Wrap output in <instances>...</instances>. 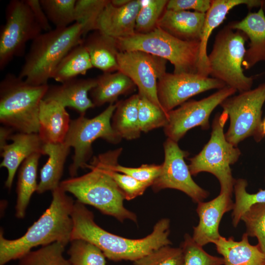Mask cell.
Returning a JSON list of instances; mask_svg holds the SVG:
<instances>
[{
    "mask_svg": "<svg viewBox=\"0 0 265 265\" xmlns=\"http://www.w3.org/2000/svg\"><path fill=\"white\" fill-rule=\"evenodd\" d=\"M263 0H212L211 7L206 13L200 40L198 73L209 77V67L207 48L209 39L213 30L224 20L230 10L242 4L248 8L261 7Z\"/></svg>",
    "mask_w": 265,
    "mask_h": 265,
    "instance_id": "cell-21",
    "label": "cell"
},
{
    "mask_svg": "<svg viewBox=\"0 0 265 265\" xmlns=\"http://www.w3.org/2000/svg\"><path fill=\"white\" fill-rule=\"evenodd\" d=\"M117 62L118 71L132 80L138 89V95L162 108L158 99L157 84L166 73L167 61L144 52L129 51L119 52Z\"/></svg>",
    "mask_w": 265,
    "mask_h": 265,
    "instance_id": "cell-14",
    "label": "cell"
},
{
    "mask_svg": "<svg viewBox=\"0 0 265 265\" xmlns=\"http://www.w3.org/2000/svg\"><path fill=\"white\" fill-rule=\"evenodd\" d=\"M262 6L264 11H265V0H263Z\"/></svg>",
    "mask_w": 265,
    "mask_h": 265,
    "instance_id": "cell-48",
    "label": "cell"
},
{
    "mask_svg": "<svg viewBox=\"0 0 265 265\" xmlns=\"http://www.w3.org/2000/svg\"><path fill=\"white\" fill-rule=\"evenodd\" d=\"M14 131L11 128L3 126L0 129V149H1L7 143V140H9L10 136L12 134Z\"/></svg>",
    "mask_w": 265,
    "mask_h": 265,
    "instance_id": "cell-45",
    "label": "cell"
},
{
    "mask_svg": "<svg viewBox=\"0 0 265 265\" xmlns=\"http://www.w3.org/2000/svg\"><path fill=\"white\" fill-rule=\"evenodd\" d=\"M248 237H256L261 250L265 253V203L252 205L241 217Z\"/></svg>",
    "mask_w": 265,
    "mask_h": 265,
    "instance_id": "cell-38",
    "label": "cell"
},
{
    "mask_svg": "<svg viewBox=\"0 0 265 265\" xmlns=\"http://www.w3.org/2000/svg\"><path fill=\"white\" fill-rule=\"evenodd\" d=\"M116 41L120 52L140 51L169 61L174 73H198L200 41L182 40L159 27Z\"/></svg>",
    "mask_w": 265,
    "mask_h": 265,
    "instance_id": "cell-6",
    "label": "cell"
},
{
    "mask_svg": "<svg viewBox=\"0 0 265 265\" xmlns=\"http://www.w3.org/2000/svg\"><path fill=\"white\" fill-rule=\"evenodd\" d=\"M262 130L264 136H265V118L262 122Z\"/></svg>",
    "mask_w": 265,
    "mask_h": 265,
    "instance_id": "cell-47",
    "label": "cell"
},
{
    "mask_svg": "<svg viewBox=\"0 0 265 265\" xmlns=\"http://www.w3.org/2000/svg\"><path fill=\"white\" fill-rule=\"evenodd\" d=\"M139 96L134 94L128 99L118 102L112 117L111 126L122 138L131 140L141 134L138 116Z\"/></svg>",
    "mask_w": 265,
    "mask_h": 265,
    "instance_id": "cell-28",
    "label": "cell"
},
{
    "mask_svg": "<svg viewBox=\"0 0 265 265\" xmlns=\"http://www.w3.org/2000/svg\"><path fill=\"white\" fill-rule=\"evenodd\" d=\"M70 241L68 254L71 265H106L105 256L94 244L81 239Z\"/></svg>",
    "mask_w": 265,
    "mask_h": 265,
    "instance_id": "cell-33",
    "label": "cell"
},
{
    "mask_svg": "<svg viewBox=\"0 0 265 265\" xmlns=\"http://www.w3.org/2000/svg\"><path fill=\"white\" fill-rule=\"evenodd\" d=\"M50 22L55 28H65L75 22L76 0H40Z\"/></svg>",
    "mask_w": 265,
    "mask_h": 265,
    "instance_id": "cell-35",
    "label": "cell"
},
{
    "mask_svg": "<svg viewBox=\"0 0 265 265\" xmlns=\"http://www.w3.org/2000/svg\"><path fill=\"white\" fill-rule=\"evenodd\" d=\"M42 155L34 153L25 159L19 169L17 186L16 216L23 218L33 193L37 191V173L38 162Z\"/></svg>",
    "mask_w": 265,
    "mask_h": 265,
    "instance_id": "cell-29",
    "label": "cell"
},
{
    "mask_svg": "<svg viewBox=\"0 0 265 265\" xmlns=\"http://www.w3.org/2000/svg\"><path fill=\"white\" fill-rule=\"evenodd\" d=\"M26 0H12L5 9V23L0 32V70L15 57L25 54L27 43L42 33Z\"/></svg>",
    "mask_w": 265,
    "mask_h": 265,
    "instance_id": "cell-11",
    "label": "cell"
},
{
    "mask_svg": "<svg viewBox=\"0 0 265 265\" xmlns=\"http://www.w3.org/2000/svg\"><path fill=\"white\" fill-rule=\"evenodd\" d=\"M86 36L82 43L88 52L93 67L104 73L118 71L117 55L120 51L116 39L98 30Z\"/></svg>",
    "mask_w": 265,
    "mask_h": 265,
    "instance_id": "cell-25",
    "label": "cell"
},
{
    "mask_svg": "<svg viewBox=\"0 0 265 265\" xmlns=\"http://www.w3.org/2000/svg\"><path fill=\"white\" fill-rule=\"evenodd\" d=\"M183 254V265H223V258L207 253L189 234H186L180 246Z\"/></svg>",
    "mask_w": 265,
    "mask_h": 265,
    "instance_id": "cell-39",
    "label": "cell"
},
{
    "mask_svg": "<svg viewBox=\"0 0 265 265\" xmlns=\"http://www.w3.org/2000/svg\"><path fill=\"white\" fill-rule=\"evenodd\" d=\"M112 168L115 171L129 175L150 186L159 175L161 164H145L138 167H129L117 163L113 165Z\"/></svg>",
    "mask_w": 265,
    "mask_h": 265,
    "instance_id": "cell-41",
    "label": "cell"
},
{
    "mask_svg": "<svg viewBox=\"0 0 265 265\" xmlns=\"http://www.w3.org/2000/svg\"><path fill=\"white\" fill-rule=\"evenodd\" d=\"M237 91L226 86L206 98L186 101L177 108L168 112V121L163 128L165 134L178 142L189 130L195 127L208 129L209 118L213 110Z\"/></svg>",
    "mask_w": 265,
    "mask_h": 265,
    "instance_id": "cell-12",
    "label": "cell"
},
{
    "mask_svg": "<svg viewBox=\"0 0 265 265\" xmlns=\"http://www.w3.org/2000/svg\"><path fill=\"white\" fill-rule=\"evenodd\" d=\"M213 243L222 256L225 265H265V253L257 244H250L245 233L239 241L232 237L227 238L221 236Z\"/></svg>",
    "mask_w": 265,
    "mask_h": 265,
    "instance_id": "cell-24",
    "label": "cell"
},
{
    "mask_svg": "<svg viewBox=\"0 0 265 265\" xmlns=\"http://www.w3.org/2000/svg\"><path fill=\"white\" fill-rule=\"evenodd\" d=\"M52 202L40 217L21 237L8 239L0 232V265L20 259L34 247L54 242L65 245L71 241L73 230L72 198L60 186L52 191Z\"/></svg>",
    "mask_w": 265,
    "mask_h": 265,
    "instance_id": "cell-3",
    "label": "cell"
},
{
    "mask_svg": "<svg viewBox=\"0 0 265 265\" xmlns=\"http://www.w3.org/2000/svg\"><path fill=\"white\" fill-rule=\"evenodd\" d=\"M96 79H75L60 85H49L43 100L54 101L65 107L76 110L85 115L89 108L95 106L88 92L95 87Z\"/></svg>",
    "mask_w": 265,
    "mask_h": 265,
    "instance_id": "cell-19",
    "label": "cell"
},
{
    "mask_svg": "<svg viewBox=\"0 0 265 265\" xmlns=\"http://www.w3.org/2000/svg\"><path fill=\"white\" fill-rule=\"evenodd\" d=\"M38 119V133L45 143L64 142L71 120L66 107L54 101L42 100Z\"/></svg>",
    "mask_w": 265,
    "mask_h": 265,
    "instance_id": "cell-23",
    "label": "cell"
},
{
    "mask_svg": "<svg viewBox=\"0 0 265 265\" xmlns=\"http://www.w3.org/2000/svg\"><path fill=\"white\" fill-rule=\"evenodd\" d=\"M122 151L120 148L94 157L87 166L89 172L65 180L59 186L74 195L78 201L92 206L104 214L121 222L129 219L136 222V214L124 207V194L111 174Z\"/></svg>",
    "mask_w": 265,
    "mask_h": 265,
    "instance_id": "cell-2",
    "label": "cell"
},
{
    "mask_svg": "<svg viewBox=\"0 0 265 265\" xmlns=\"http://www.w3.org/2000/svg\"><path fill=\"white\" fill-rule=\"evenodd\" d=\"M48 87L7 74L0 83V123L18 132L38 133L39 106Z\"/></svg>",
    "mask_w": 265,
    "mask_h": 265,
    "instance_id": "cell-5",
    "label": "cell"
},
{
    "mask_svg": "<svg viewBox=\"0 0 265 265\" xmlns=\"http://www.w3.org/2000/svg\"><path fill=\"white\" fill-rule=\"evenodd\" d=\"M73 230L71 240L81 239L99 248L105 257L114 261H135L171 242L169 238L170 220L162 218L151 234L139 239L125 238L108 232L95 222L93 212L77 201L71 213Z\"/></svg>",
    "mask_w": 265,
    "mask_h": 265,
    "instance_id": "cell-1",
    "label": "cell"
},
{
    "mask_svg": "<svg viewBox=\"0 0 265 265\" xmlns=\"http://www.w3.org/2000/svg\"><path fill=\"white\" fill-rule=\"evenodd\" d=\"M83 39L82 27L76 22L41 33L32 41L18 76L31 85L48 84L61 60Z\"/></svg>",
    "mask_w": 265,
    "mask_h": 265,
    "instance_id": "cell-4",
    "label": "cell"
},
{
    "mask_svg": "<svg viewBox=\"0 0 265 265\" xmlns=\"http://www.w3.org/2000/svg\"><path fill=\"white\" fill-rule=\"evenodd\" d=\"M110 0H77L75 22L82 27L83 38L91 31L97 30L99 17Z\"/></svg>",
    "mask_w": 265,
    "mask_h": 265,
    "instance_id": "cell-32",
    "label": "cell"
},
{
    "mask_svg": "<svg viewBox=\"0 0 265 265\" xmlns=\"http://www.w3.org/2000/svg\"><path fill=\"white\" fill-rule=\"evenodd\" d=\"M138 116L140 130L144 132L164 128L168 121V112L146 97L140 96L138 104Z\"/></svg>",
    "mask_w": 265,
    "mask_h": 265,
    "instance_id": "cell-37",
    "label": "cell"
},
{
    "mask_svg": "<svg viewBox=\"0 0 265 265\" xmlns=\"http://www.w3.org/2000/svg\"><path fill=\"white\" fill-rule=\"evenodd\" d=\"M116 107V104H111L93 118L80 115L71 120L64 142L74 149L73 161L69 168L71 177H76L79 169L87 167V161L92 155V143L97 139L102 138L114 144L122 140L111 123Z\"/></svg>",
    "mask_w": 265,
    "mask_h": 265,
    "instance_id": "cell-10",
    "label": "cell"
},
{
    "mask_svg": "<svg viewBox=\"0 0 265 265\" xmlns=\"http://www.w3.org/2000/svg\"><path fill=\"white\" fill-rule=\"evenodd\" d=\"M130 0H112L111 3L116 6H122L127 4Z\"/></svg>",
    "mask_w": 265,
    "mask_h": 265,
    "instance_id": "cell-46",
    "label": "cell"
},
{
    "mask_svg": "<svg viewBox=\"0 0 265 265\" xmlns=\"http://www.w3.org/2000/svg\"><path fill=\"white\" fill-rule=\"evenodd\" d=\"M111 174L123 192L125 200H131L142 195L149 186L147 184L140 182L129 175L115 171L112 167Z\"/></svg>",
    "mask_w": 265,
    "mask_h": 265,
    "instance_id": "cell-42",
    "label": "cell"
},
{
    "mask_svg": "<svg viewBox=\"0 0 265 265\" xmlns=\"http://www.w3.org/2000/svg\"><path fill=\"white\" fill-rule=\"evenodd\" d=\"M96 80V85L90 92L95 106L106 103L113 104L119 96L130 93L136 86L129 77L118 71L116 73H104Z\"/></svg>",
    "mask_w": 265,
    "mask_h": 265,
    "instance_id": "cell-27",
    "label": "cell"
},
{
    "mask_svg": "<svg viewBox=\"0 0 265 265\" xmlns=\"http://www.w3.org/2000/svg\"><path fill=\"white\" fill-rule=\"evenodd\" d=\"M265 102V82L254 89L230 96L220 105L230 120L225 133L227 140L237 146L246 138L253 137L257 142L264 137L262 108Z\"/></svg>",
    "mask_w": 265,
    "mask_h": 265,
    "instance_id": "cell-9",
    "label": "cell"
},
{
    "mask_svg": "<svg viewBox=\"0 0 265 265\" xmlns=\"http://www.w3.org/2000/svg\"><path fill=\"white\" fill-rule=\"evenodd\" d=\"M140 7V0H130L122 6H115L110 0L99 17L97 30L115 39L134 35Z\"/></svg>",
    "mask_w": 265,
    "mask_h": 265,
    "instance_id": "cell-17",
    "label": "cell"
},
{
    "mask_svg": "<svg viewBox=\"0 0 265 265\" xmlns=\"http://www.w3.org/2000/svg\"><path fill=\"white\" fill-rule=\"evenodd\" d=\"M228 25L243 32L249 39L242 63L244 69H250L260 62H265V14L262 6L257 12H249L241 20Z\"/></svg>",
    "mask_w": 265,
    "mask_h": 265,
    "instance_id": "cell-20",
    "label": "cell"
},
{
    "mask_svg": "<svg viewBox=\"0 0 265 265\" xmlns=\"http://www.w3.org/2000/svg\"><path fill=\"white\" fill-rule=\"evenodd\" d=\"M71 147L66 143H45L44 155L48 156L46 163L40 170V181L36 192L42 193L58 187L64 166Z\"/></svg>",
    "mask_w": 265,
    "mask_h": 265,
    "instance_id": "cell-26",
    "label": "cell"
},
{
    "mask_svg": "<svg viewBox=\"0 0 265 265\" xmlns=\"http://www.w3.org/2000/svg\"><path fill=\"white\" fill-rule=\"evenodd\" d=\"M66 245L54 242L30 251L19 259L18 265H71L63 256Z\"/></svg>",
    "mask_w": 265,
    "mask_h": 265,
    "instance_id": "cell-31",
    "label": "cell"
},
{
    "mask_svg": "<svg viewBox=\"0 0 265 265\" xmlns=\"http://www.w3.org/2000/svg\"><path fill=\"white\" fill-rule=\"evenodd\" d=\"M92 68L88 52L82 43L73 48L63 58L52 79L62 83L76 79L79 75H85Z\"/></svg>",
    "mask_w": 265,
    "mask_h": 265,
    "instance_id": "cell-30",
    "label": "cell"
},
{
    "mask_svg": "<svg viewBox=\"0 0 265 265\" xmlns=\"http://www.w3.org/2000/svg\"><path fill=\"white\" fill-rule=\"evenodd\" d=\"M181 247H161L134 262V265H183Z\"/></svg>",
    "mask_w": 265,
    "mask_h": 265,
    "instance_id": "cell-40",
    "label": "cell"
},
{
    "mask_svg": "<svg viewBox=\"0 0 265 265\" xmlns=\"http://www.w3.org/2000/svg\"><path fill=\"white\" fill-rule=\"evenodd\" d=\"M211 0H169L166 9L173 11H189L206 13L210 9Z\"/></svg>",
    "mask_w": 265,
    "mask_h": 265,
    "instance_id": "cell-43",
    "label": "cell"
},
{
    "mask_svg": "<svg viewBox=\"0 0 265 265\" xmlns=\"http://www.w3.org/2000/svg\"><path fill=\"white\" fill-rule=\"evenodd\" d=\"M232 195L220 193L215 198L208 202H200L196 212L199 222L193 227L192 236L194 241L202 246L212 243L219 239V226L223 215L233 210L234 203Z\"/></svg>",
    "mask_w": 265,
    "mask_h": 265,
    "instance_id": "cell-16",
    "label": "cell"
},
{
    "mask_svg": "<svg viewBox=\"0 0 265 265\" xmlns=\"http://www.w3.org/2000/svg\"><path fill=\"white\" fill-rule=\"evenodd\" d=\"M206 13L190 11L165 10L157 26L184 41L201 40Z\"/></svg>",
    "mask_w": 265,
    "mask_h": 265,
    "instance_id": "cell-22",
    "label": "cell"
},
{
    "mask_svg": "<svg viewBox=\"0 0 265 265\" xmlns=\"http://www.w3.org/2000/svg\"><path fill=\"white\" fill-rule=\"evenodd\" d=\"M226 86L221 80L197 73H166L158 80V96L162 108L167 113L196 95Z\"/></svg>",
    "mask_w": 265,
    "mask_h": 265,
    "instance_id": "cell-15",
    "label": "cell"
},
{
    "mask_svg": "<svg viewBox=\"0 0 265 265\" xmlns=\"http://www.w3.org/2000/svg\"><path fill=\"white\" fill-rule=\"evenodd\" d=\"M12 142L7 144L0 149L3 159L0 167H5L8 171V176L5 186L10 189L17 169L27 158L34 153L44 155V146L38 133L17 132L9 137Z\"/></svg>",
    "mask_w": 265,
    "mask_h": 265,
    "instance_id": "cell-18",
    "label": "cell"
},
{
    "mask_svg": "<svg viewBox=\"0 0 265 265\" xmlns=\"http://www.w3.org/2000/svg\"><path fill=\"white\" fill-rule=\"evenodd\" d=\"M164 159L160 173L152 186L155 192L165 188L182 191L195 203L207 198L209 192L192 179L188 165L185 160L188 152L182 150L178 142L167 138L163 143Z\"/></svg>",
    "mask_w": 265,
    "mask_h": 265,
    "instance_id": "cell-13",
    "label": "cell"
},
{
    "mask_svg": "<svg viewBox=\"0 0 265 265\" xmlns=\"http://www.w3.org/2000/svg\"><path fill=\"white\" fill-rule=\"evenodd\" d=\"M167 2V0H140V7L136 19L135 33H146L156 28Z\"/></svg>",
    "mask_w": 265,
    "mask_h": 265,
    "instance_id": "cell-36",
    "label": "cell"
},
{
    "mask_svg": "<svg viewBox=\"0 0 265 265\" xmlns=\"http://www.w3.org/2000/svg\"><path fill=\"white\" fill-rule=\"evenodd\" d=\"M247 182L244 179L236 180L234 191L235 195L232 213V224L236 227L243 213L253 204L265 203V189H260L257 192L250 194L247 192Z\"/></svg>",
    "mask_w": 265,
    "mask_h": 265,
    "instance_id": "cell-34",
    "label": "cell"
},
{
    "mask_svg": "<svg viewBox=\"0 0 265 265\" xmlns=\"http://www.w3.org/2000/svg\"><path fill=\"white\" fill-rule=\"evenodd\" d=\"M228 119L224 111L217 114L212 122L209 141L197 155L189 159L188 167L193 176L202 172L212 174L219 181L220 193L232 195L236 180L230 166L238 160L241 152L225 137L224 127Z\"/></svg>",
    "mask_w": 265,
    "mask_h": 265,
    "instance_id": "cell-8",
    "label": "cell"
},
{
    "mask_svg": "<svg viewBox=\"0 0 265 265\" xmlns=\"http://www.w3.org/2000/svg\"><path fill=\"white\" fill-rule=\"evenodd\" d=\"M33 16L45 32L51 30L50 21L42 7L40 0H26Z\"/></svg>",
    "mask_w": 265,
    "mask_h": 265,
    "instance_id": "cell-44",
    "label": "cell"
},
{
    "mask_svg": "<svg viewBox=\"0 0 265 265\" xmlns=\"http://www.w3.org/2000/svg\"><path fill=\"white\" fill-rule=\"evenodd\" d=\"M247 38L242 31L226 25L216 34L208 55L209 76L239 92L251 89L254 81V77L244 74L242 68Z\"/></svg>",
    "mask_w": 265,
    "mask_h": 265,
    "instance_id": "cell-7",
    "label": "cell"
}]
</instances>
